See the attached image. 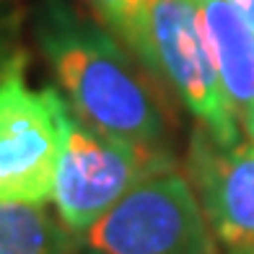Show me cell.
Masks as SVG:
<instances>
[{"mask_svg":"<svg viewBox=\"0 0 254 254\" xmlns=\"http://www.w3.org/2000/svg\"><path fill=\"white\" fill-rule=\"evenodd\" d=\"M31 34L75 114L114 137L164 148L169 122L156 75L112 29L70 0H39Z\"/></svg>","mask_w":254,"mask_h":254,"instance_id":"obj_1","label":"cell"},{"mask_svg":"<svg viewBox=\"0 0 254 254\" xmlns=\"http://www.w3.org/2000/svg\"><path fill=\"white\" fill-rule=\"evenodd\" d=\"M52 107L60 127L52 202L57 218L75 239L107 215L135 184L174 166L164 148L137 145L88 125L57 88H52Z\"/></svg>","mask_w":254,"mask_h":254,"instance_id":"obj_2","label":"cell"},{"mask_svg":"<svg viewBox=\"0 0 254 254\" xmlns=\"http://www.w3.org/2000/svg\"><path fill=\"white\" fill-rule=\"evenodd\" d=\"M80 254H221L192 182L174 166L145 177L83 236Z\"/></svg>","mask_w":254,"mask_h":254,"instance_id":"obj_3","label":"cell"},{"mask_svg":"<svg viewBox=\"0 0 254 254\" xmlns=\"http://www.w3.org/2000/svg\"><path fill=\"white\" fill-rule=\"evenodd\" d=\"M145 67L174 91L200 127L221 145L241 140L239 114L226 96L210 55L197 0H153Z\"/></svg>","mask_w":254,"mask_h":254,"instance_id":"obj_4","label":"cell"},{"mask_svg":"<svg viewBox=\"0 0 254 254\" xmlns=\"http://www.w3.org/2000/svg\"><path fill=\"white\" fill-rule=\"evenodd\" d=\"M60 127L52 86L34 91L21 52L0 75V205H44L52 200Z\"/></svg>","mask_w":254,"mask_h":254,"instance_id":"obj_5","label":"cell"},{"mask_svg":"<svg viewBox=\"0 0 254 254\" xmlns=\"http://www.w3.org/2000/svg\"><path fill=\"white\" fill-rule=\"evenodd\" d=\"M187 179L221 254H254V143L221 145L197 127L187 148Z\"/></svg>","mask_w":254,"mask_h":254,"instance_id":"obj_6","label":"cell"},{"mask_svg":"<svg viewBox=\"0 0 254 254\" xmlns=\"http://www.w3.org/2000/svg\"><path fill=\"white\" fill-rule=\"evenodd\" d=\"M202 29L236 114L254 109V29L226 0H197Z\"/></svg>","mask_w":254,"mask_h":254,"instance_id":"obj_7","label":"cell"},{"mask_svg":"<svg viewBox=\"0 0 254 254\" xmlns=\"http://www.w3.org/2000/svg\"><path fill=\"white\" fill-rule=\"evenodd\" d=\"M0 254H80L78 239L44 205H0Z\"/></svg>","mask_w":254,"mask_h":254,"instance_id":"obj_8","label":"cell"},{"mask_svg":"<svg viewBox=\"0 0 254 254\" xmlns=\"http://www.w3.org/2000/svg\"><path fill=\"white\" fill-rule=\"evenodd\" d=\"M153 0H86L99 21L112 29L145 65V37H148V13Z\"/></svg>","mask_w":254,"mask_h":254,"instance_id":"obj_9","label":"cell"},{"mask_svg":"<svg viewBox=\"0 0 254 254\" xmlns=\"http://www.w3.org/2000/svg\"><path fill=\"white\" fill-rule=\"evenodd\" d=\"M21 55L18 47V13L5 0H0V75Z\"/></svg>","mask_w":254,"mask_h":254,"instance_id":"obj_10","label":"cell"},{"mask_svg":"<svg viewBox=\"0 0 254 254\" xmlns=\"http://www.w3.org/2000/svg\"><path fill=\"white\" fill-rule=\"evenodd\" d=\"M226 3L234 5L239 10V16L254 29V0H226Z\"/></svg>","mask_w":254,"mask_h":254,"instance_id":"obj_11","label":"cell"},{"mask_svg":"<svg viewBox=\"0 0 254 254\" xmlns=\"http://www.w3.org/2000/svg\"><path fill=\"white\" fill-rule=\"evenodd\" d=\"M244 125H247V130H249V135H252V140H254V109L244 114Z\"/></svg>","mask_w":254,"mask_h":254,"instance_id":"obj_12","label":"cell"}]
</instances>
